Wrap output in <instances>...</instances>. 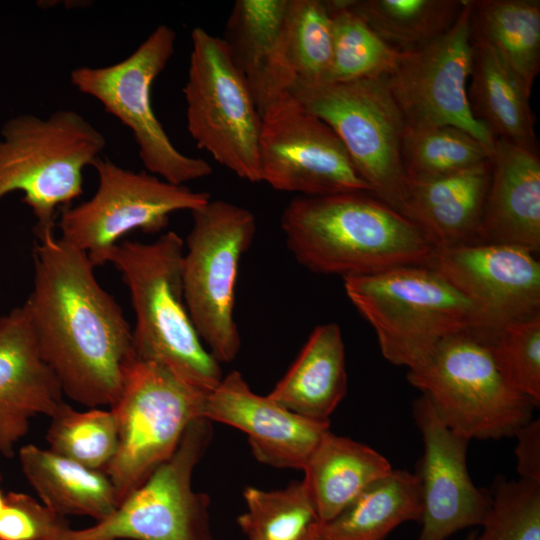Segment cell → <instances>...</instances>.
<instances>
[{"instance_id": "cell-21", "label": "cell", "mask_w": 540, "mask_h": 540, "mask_svg": "<svg viewBox=\"0 0 540 540\" xmlns=\"http://www.w3.org/2000/svg\"><path fill=\"white\" fill-rule=\"evenodd\" d=\"M286 6L287 0H237L222 38L260 115L297 82L284 46Z\"/></svg>"}, {"instance_id": "cell-37", "label": "cell", "mask_w": 540, "mask_h": 540, "mask_svg": "<svg viewBox=\"0 0 540 540\" xmlns=\"http://www.w3.org/2000/svg\"><path fill=\"white\" fill-rule=\"evenodd\" d=\"M71 527L62 517L22 492H8L0 511V540H58Z\"/></svg>"}, {"instance_id": "cell-17", "label": "cell", "mask_w": 540, "mask_h": 540, "mask_svg": "<svg viewBox=\"0 0 540 540\" xmlns=\"http://www.w3.org/2000/svg\"><path fill=\"white\" fill-rule=\"evenodd\" d=\"M413 417L424 447L415 473L422 495V528L416 540H446L460 530L481 526L491 497L469 475V441L439 419L423 393L414 401Z\"/></svg>"}, {"instance_id": "cell-14", "label": "cell", "mask_w": 540, "mask_h": 540, "mask_svg": "<svg viewBox=\"0 0 540 540\" xmlns=\"http://www.w3.org/2000/svg\"><path fill=\"white\" fill-rule=\"evenodd\" d=\"M472 13V0H464L450 28L421 48L402 51L385 79L406 127H457L492 152L496 139L474 118L467 95L473 54Z\"/></svg>"}, {"instance_id": "cell-10", "label": "cell", "mask_w": 540, "mask_h": 540, "mask_svg": "<svg viewBox=\"0 0 540 540\" xmlns=\"http://www.w3.org/2000/svg\"><path fill=\"white\" fill-rule=\"evenodd\" d=\"M183 94L187 129L196 145L237 177L261 182V115L223 39L201 27L191 32Z\"/></svg>"}, {"instance_id": "cell-11", "label": "cell", "mask_w": 540, "mask_h": 540, "mask_svg": "<svg viewBox=\"0 0 540 540\" xmlns=\"http://www.w3.org/2000/svg\"><path fill=\"white\" fill-rule=\"evenodd\" d=\"M291 93L335 132L371 194L400 212L406 124L385 77L296 84Z\"/></svg>"}, {"instance_id": "cell-12", "label": "cell", "mask_w": 540, "mask_h": 540, "mask_svg": "<svg viewBox=\"0 0 540 540\" xmlns=\"http://www.w3.org/2000/svg\"><path fill=\"white\" fill-rule=\"evenodd\" d=\"M92 167L98 177L94 195L76 206L61 208L60 239L87 254L94 266L107 258L121 238L140 230L157 233L170 215L193 212L209 202L207 192L169 183L147 171L125 169L99 157Z\"/></svg>"}, {"instance_id": "cell-24", "label": "cell", "mask_w": 540, "mask_h": 540, "mask_svg": "<svg viewBox=\"0 0 540 540\" xmlns=\"http://www.w3.org/2000/svg\"><path fill=\"white\" fill-rule=\"evenodd\" d=\"M473 38L468 101L474 118L495 139L538 150L531 91L481 39Z\"/></svg>"}, {"instance_id": "cell-22", "label": "cell", "mask_w": 540, "mask_h": 540, "mask_svg": "<svg viewBox=\"0 0 540 540\" xmlns=\"http://www.w3.org/2000/svg\"><path fill=\"white\" fill-rule=\"evenodd\" d=\"M490 178L489 159L444 177L406 180L400 213L434 248L477 244Z\"/></svg>"}, {"instance_id": "cell-26", "label": "cell", "mask_w": 540, "mask_h": 540, "mask_svg": "<svg viewBox=\"0 0 540 540\" xmlns=\"http://www.w3.org/2000/svg\"><path fill=\"white\" fill-rule=\"evenodd\" d=\"M18 458L40 501L62 517L88 516L98 522L119 505L114 486L102 470L88 468L33 444L22 446Z\"/></svg>"}, {"instance_id": "cell-1", "label": "cell", "mask_w": 540, "mask_h": 540, "mask_svg": "<svg viewBox=\"0 0 540 540\" xmlns=\"http://www.w3.org/2000/svg\"><path fill=\"white\" fill-rule=\"evenodd\" d=\"M35 234L33 288L22 306L39 352L64 395L110 408L137 359L132 328L86 253L54 231Z\"/></svg>"}, {"instance_id": "cell-40", "label": "cell", "mask_w": 540, "mask_h": 540, "mask_svg": "<svg viewBox=\"0 0 540 540\" xmlns=\"http://www.w3.org/2000/svg\"><path fill=\"white\" fill-rule=\"evenodd\" d=\"M477 538V532L473 531L466 540H476Z\"/></svg>"}, {"instance_id": "cell-6", "label": "cell", "mask_w": 540, "mask_h": 540, "mask_svg": "<svg viewBox=\"0 0 540 540\" xmlns=\"http://www.w3.org/2000/svg\"><path fill=\"white\" fill-rule=\"evenodd\" d=\"M407 380L468 441L514 436L537 407L511 385L490 346L470 331L441 342L424 363L408 370Z\"/></svg>"}, {"instance_id": "cell-32", "label": "cell", "mask_w": 540, "mask_h": 540, "mask_svg": "<svg viewBox=\"0 0 540 540\" xmlns=\"http://www.w3.org/2000/svg\"><path fill=\"white\" fill-rule=\"evenodd\" d=\"M237 523L248 540H309L317 514L303 481L279 490L247 487Z\"/></svg>"}, {"instance_id": "cell-27", "label": "cell", "mask_w": 540, "mask_h": 540, "mask_svg": "<svg viewBox=\"0 0 540 540\" xmlns=\"http://www.w3.org/2000/svg\"><path fill=\"white\" fill-rule=\"evenodd\" d=\"M422 495L418 477L392 470L361 492L334 518L317 521L309 540H383L408 521H420Z\"/></svg>"}, {"instance_id": "cell-34", "label": "cell", "mask_w": 540, "mask_h": 540, "mask_svg": "<svg viewBox=\"0 0 540 540\" xmlns=\"http://www.w3.org/2000/svg\"><path fill=\"white\" fill-rule=\"evenodd\" d=\"M49 418V450L88 468L106 469L118 447L117 422L110 408L79 411L63 402Z\"/></svg>"}, {"instance_id": "cell-25", "label": "cell", "mask_w": 540, "mask_h": 540, "mask_svg": "<svg viewBox=\"0 0 540 540\" xmlns=\"http://www.w3.org/2000/svg\"><path fill=\"white\" fill-rule=\"evenodd\" d=\"M302 470L305 474L302 481L318 521L326 522L393 469L390 462L373 448L329 430Z\"/></svg>"}, {"instance_id": "cell-36", "label": "cell", "mask_w": 540, "mask_h": 540, "mask_svg": "<svg viewBox=\"0 0 540 540\" xmlns=\"http://www.w3.org/2000/svg\"><path fill=\"white\" fill-rule=\"evenodd\" d=\"M488 345L511 385L538 407L540 314L506 325Z\"/></svg>"}, {"instance_id": "cell-3", "label": "cell", "mask_w": 540, "mask_h": 540, "mask_svg": "<svg viewBox=\"0 0 540 540\" xmlns=\"http://www.w3.org/2000/svg\"><path fill=\"white\" fill-rule=\"evenodd\" d=\"M184 241L168 231L150 243L122 241L107 263L121 273L135 313L136 358L163 365L208 394L222 380L220 363L207 350L190 317L183 289Z\"/></svg>"}, {"instance_id": "cell-15", "label": "cell", "mask_w": 540, "mask_h": 540, "mask_svg": "<svg viewBox=\"0 0 540 540\" xmlns=\"http://www.w3.org/2000/svg\"><path fill=\"white\" fill-rule=\"evenodd\" d=\"M261 182L298 196L368 192L335 132L288 93L261 114Z\"/></svg>"}, {"instance_id": "cell-4", "label": "cell", "mask_w": 540, "mask_h": 540, "mask_svg": "<svg viewBox=\"0 0 540 540\" xmlns=\"http://www.w3.org/2000/svg\"><path fill=\"white\" fill-rule=\"evenodd\" d=\"M343 281L347 297L374 329L381 354L391 364L414 369L445 339L476 329L470 302L425 265Z\"/></svg>"}, {"instance_id": "cell-31", "label": "cell", "mask_w": 540, "mask_h": 540, "mask_svg": "<svg viewBox=\"0 0 540 540\" xmlns=\"http://www.w3.org/2000/svg\"><path fill=\"white\" fill-rule=\"evenodd\" d=\"M491 151L469 133L453 126L405 127L401 158L406 180L451 175L490 159Z\"/></svg>"}, {"instance_id": "cell-29", "label": "cell", "mask_w": 540, "mask_h": 540, "mask_svg": "<svg viewBox=\"0 0 540 540\" xmlns=\"http://www.w3.org/2000/svg\"><path fill=\"white\" fill-rule=\"evenodd\" d=\"M464 0H353L351 8L399 51L421 48L443 35Z\"/></svg>"}, {"instance_id": "cell-38", "label": "cell", "mask_w": 540, "mask_h": 540, "mask_svg": "<svg viewBox=\"0 0 540 540\" xmlns=\"http://www.w3.org/2000/svg\"><path fill=\"white\" fill-rule=\"evenodd\" d=\"M519 478L540 483V421L531 419L514 435Z\"/></svg>"}, {"instance_id": "cell-8", "label": "cell", "mask_w": 540, "mask_h": 540, "mask_svg": "<svg viewBox=\"0 0 540 540\" xmlns=\"http://www.w3.org/2000/svg\"><path fill=\"white\" fill-rule=\"evenodd\" d=\"M206 395L159 363L132 364L110 407L118 447L104 470L119 504L172 456L189 424L202 418Z\"/></svg>"}, {"instance_id": "cell-39", "label": "cell", "mask_w": 540, "mask_h": 540, "mask_svg": "<svg viewBox=\"0 0 540 540\" xmlns=\"http://www.w3.org/2000/svg\"><path fill=\"white\" fill-rule=\"evenodd\" d=\"M2 476L0 474V484H1ZM5 503V494L0 489V511L2 510Z\"/></svg>"}, {"instance_id": "cell-30", "label": "cell", "mask_w": 540, "mask_h": 540, "mask_svg": "<svg viewBox=\"0 0 540 540\" xmlns=\"http://www.w3.org/2000/svg\"><path fill=\"white\" fill-rule=\"evenodd\" d=\"M352 1L325 0L332 23L328 82L386 77L402 55V51L387 44L352 10Z\"/></svg>"}, {"instance_id": "cell-9", "label": "cell", "mask_w": 540, "mask_h": 540, "mask_svg": "<svg viewBox=\"0 0 540 540\" xmlns=\"http://www.w3.org/2000/svg\"><path fill=\"white\" fill-rule=\"evenodd\" d=\"M175 43V31L159 25L126 58L102 67H76L70 73V82L129 128L147 172L169 183L186 185L209 176L212 167L173 145L151 101L153 82L174 54Z\"/></svg>"}, {"instance_id": "cell-23", "label": "cell", "mask_w": 540, "mask_h": 540, "mask_svg": "<svg viewBox=\"0 0 540 540\" xmlns=\"http://www.w3.org/2000/svg\"><path fill=\"white\" fill-rule=\"evenodd\" d=\"M347 391L345 346L336 323L318 325L267 395L300 416L329 421Z\"/></svg>"}, {"instance_id": "cell-2", "label": "cell", "mask_w": 540, "mask_h": 540, "mask_svg": "<svg viewBox=\"0 0 540 540\" xmlns=\"http://www.w3.org/2000/svg\"><path fill=\"white\" fill-rule=\"evenodd\" d=\"M280 223L299 264L343 278L423 265L434 249L417 226L368 192L297 196Z\"/></svg>"}, {"instance_id": "cell-13", "label": "cell", "mask_w": 540, "mask_h": 540, "mask_svg": "<svg viewBox=\"0 0 540 540\" xmlns=\"http://www.w3.org/2000/svg\"><path fill=\"white\" fill-rule=\"evenodd\" d=\"M212 422L192 421L172 456L105 519L69 529L58 540H213L207 494L192 487L195 467L212 440Z\"/></svg>"}, {"instance_id": "cell-33", "label": "cell", "mask_w": 540, "mask_h": 540, "mask_svg": "<svg viewBox=\"0 0 540 540\" xmlns=\"http://www.w3.org/2000/svg\"><path fill=\"white\" fill-rule=\"evenodd\" d=\"M283 38L296 84L328 82L332 61V23L325 0H287Z\"/></svg>"}, {"instance_id": "cell-20", "label": "cell", "mask_w": 540, "mask_h": 540, "mask_svg": "<svg viewBox=\"0 0 540 540\" xmlns=\"http://www.w3.org/2000/svg\"><path fill=\"white\" fill-rule=\"evenodd\" d=\"M491 178L477 244H508L540 250V157L538 150L496 139Z\"/></svg>"}, {"instance_id": "cell-5", "label": "cell", "mask_w": 540, "mask_h": 540, "mask_svg": "<svg viewBox=\"0 0 540 540\" xmlns=\"http://www.w3.org/2000/svg\"><path fill=\"white\" fill-rule=\"evenodd\" d=\"M0 134V199L21 191L35 233L54 231L56 211L82 194L84 169L101 157L105 136L71 109L16 115Z\"/></svg>"}, {"instance_id": "cell-7", "label": "cell", "mask_w": 540, "mask_h": 540, "mask_svg": "<svg viewBox=\"0 0 540 540\" xmlns=\"http://www.w3.org/2000/svg\"><path fill=\"white\" fill-rule=\"evenodd\" d=\"M191 214L182 259L185 302L207 350L220 364L229 363L241 348L235 287L240 261L255 238L256 219L225 200L210 199Z\"/></svg>"}, {"instance_id": "cell-16", "label": "cell", "mask_w": 540, "mask_h": 540, "mask_svg": "<svg viewBox=\"0 0 540 540\" xmlns=\"http://www.w3.org/2000/svg\"><path fill=\"white\" fill-rule=\"evenodd\" d=\"M472 305L475 337L488 344L506 325L540 314V263L531 251L508 244L434 248L423 264Z\"/></svg>"}, {"instance_id": "cell-19", "label": "cell", "mask_w": 540, "mask_h": 540, "mask_svg": "<svg viewBox=\"0 0 540 540\" xmlns=\"http://www.w3.org/2000/svg\"><path fill=\"white\" fill-rule=\"evenodd\" d=\"M61 386L43 360L27 314L0 316V456L12 457L38 415L51 417L63 401Z\"/></svg>"}, {"instance_id": "cell-28", "label": "cell", "mask_w": 540, "mask_h": 540, "mask_svg": "<svg viewBox=\"0 0 540 540\" xmlns=\"http://www.w3.org/2000/svg\"><path fill=\"white\" fill-rule=\"evenodd\" d=\"M473 35L531 91L540 70V1L472 0Z\"/></svg>"}, {"instance_id": "cell-35", "label": "cell", "mask_w": 540, "mask_h": 540, "mask_svg": "<svg viewBox=\"0 0 540 540\" xmlns=\"http://www.w3.org/2000/svg\"><path fill=\"white\" fill-rule=\"evenodd\" d=\"M476 540H540V483L497 477Z\"/></svg>"}, {"instance_id": "cell-18", "label": "cell", "mask_w": 540, "mask_h": 540, "mask_svg": "<svg viewBox=\"0 0 540 540\" xmlns=\"http://www.w3.org/2000/svg\"><path fill=\"white\" fill-rule=\"evenodd\" d=\"M202 418L239 429L247 435L253 456L277 468L303 469L329 431V421H316L253 392L238 371L223 376L206 395Z\"/></svg>"}]
</instances>
